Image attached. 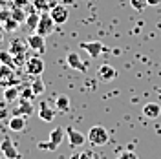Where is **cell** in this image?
Wrapping results in <instances>:
<instances>
[{"label": "cell", "instance_id": "1", "mask_svg": "<svg viewBox=\"0 0 161 159\" xmlns=\"http://www.w3.org/2000/svg\"><path fill=\"white\" fill-rule=\"evenodd\" d=\"M86 139L90 141L93 146H104L108 143V139H110V135H108L106 128H103V126H92Z\"/></svg>", "mask_w": 161, "mask_h": 159}, {"label": "cell", "instance_id": "2", "mask_svg": "<svg viewBox=\"0 0 161 159\" xmlns=\"http://www.w3.org/2000/svg\"><path fill=\"white\" fill-rule=\"evenodd\" d=\"M55 20L51 19L50 13H42L39 19V24H37V28H35V31L39 33V35H42V37H48V35H51L53 33V30H55Z\"/></svg>", "mask_w": 161, "mask_h": 159}, {"label": "cell", "instance_id": "3", "mask_svg": "<svg viewBox=\"0 0 161 159\" xmlns=\"http://www.w3.org/2000/svg\"><path fill=\"white\" fill-rule=\"evenodd\" d=\"M17 77H15V68H11L8 64H0V88H8L15 86Z\"/></svg>", "mask_w": 161, "mask_h": 159}, {"label": "cell", "instance_id": "4", "mask_svg": "<svg viewBox=\"0 0 161 159\" xmlns=\"http://www.w3.org/2000/svg\"><path fill=\"white\" fill-rule=\"evenodd\" d=\"M24 70H26V73L31 75V77L42 75V71H44V60L40 59V57H31V59L26 60Z\"/></svg>", "mask_w": 161, "mask_h": 159}, {"label": "cell", "instance_id": "5", "mask_svg": "<svg viewBox=\"0 0 161 159\" xmlns=\"http://www.w3.org/2000/svg\"><path fill=\"white\" fill-rule=\"evenodd\" d=\"M46 37H42V35H39L37 31L35 33H30L28 37H26V42H28V46H30V50L37 51V53H44V50H46Z\"/></svg>", "mask_w": 161, "mask_h": 159}, {"label": "cell", "instance_id": "6", "mask_svg": "<svg viewBox=\"0 0 161 159\" xmlns=\"http://www.w3.org/2000/svg\"><path fill=\"white\" fill-rule=\"evenodd\" d=\"M50 15L55 20V24H64L70 17V11H68V6H64V4H53Z\"/></svg>", "mask_w": 161, "mask_h": 159}, {"label": "cell", "instance_id": "7", "mask_svg": "<svg viewBox=\"0 0 161 159\" xmlns=\"http://www.w3.org/2000/svg\"><path fill=\"white\" fill-rule=\"evenodd\" d=\"M80 50H84L92 59H97L103 51H106V48L99 40H92V42H80Z\"/></svg>", "mask_w": 161, "mask_h": 159}, {"label": "cell", "instance_id": "8", "mask_svg": "<svg viewBox=\"0 0 161 159\" xmlns=\"http://www.w3.org/2000/svg\"><path fill=\"white\" fill-rule=\"evenodd\" d=\"M0 150H2V156H6L8 159H19V150L13 145L9 135H4V139L0 143Z\"/></svg>", "mask_w": 161, "mask_h": 159}, {"label": "cell", "instance_id": "9", "mask_svg": "<svg viewBox=\"0 0 161 159\" xmlns=\"http://www.w3.org/2000/svg\"><path fill=\"white\" fill-rule=\"evenodd\" d=\"M97 77H99L101 82H112L117 77V70L112 64H101L99 70H97Z\"/></svg>", "mask_w": 161, "mask_h": 159}, {"label": "cell", "instance_id": "10", "mask_svg": "<svg viewBox=\"0 0 161 159\" xmlns=\"http://www.w3.org/2000/svg\"><path fill=\"white\" fill-rule=\"evenodd\" d=\"M66 135H68V143H70L71 148H77V146H82L84 143H86V137L80 134V132H77L75 128H71V126H68L66 128Z\"/></svg>", "mask_w": 161, "mask_h": 159}, {"label": "cell", "instance_id": "11", "mask_svg": "<svg viewBox=\"0 0 161 159\" xmlns=\"http://www.w3.org/2000/svg\"><path fill=\"white\" fill-rule=\"evenodd\" d=\"M66 62H68V66H70L71 70H77V71H80V73L86 71V64L82 62L79 51H70L68 57H66Z\"/></svg>", "mask_w": 161, "mask_h": 159}, {"label": "cell", "instance_id": "12", "mask_svg": "<svg viewBox=\"0 0 161 159\" xmlns=\"http://www.w3.org/2000/svg\"><path fill=\"white\" fill-rule=\"evenodd\" d=\"M39 117H40V121H44V123H51V121L55 119V110L51 108L48 102H40Z\"/></svg>", "mask_w": 161, "mask_h": 159}, {"label": "cell", "instance_id": "13", "mask_svg": "<svg viewBox=\"0 0 161 159\" xmlns=\"http://www.w3.org/2000/svg\"><path fill=\"white\" fill-rule=\"evenodd\" d=\"M28 42H22L20 39H11L9 42V51L13 55H26V51H28Z\"/></svg>", "mask_w": 161, "mask_h": 159}, {"label": "cell", "instance_id": "14", "mask_svg": "<svg viewBox=\"0 0 161 159\" xmlns=\"http://www.w3.org/2000/svg\"><path fill=\"white\" fill-rule=\"evenodd\" d=\"M143 113H145V117H148V119H158L161 115V106L158 102H147V104L143 106Z\"/></svg>", "mask_w": 161, "mask_h": 159}, {"label": "cell", "instance_id": "15", "mask_svg": "<svg viewBox=\"0 0 161 159\" xmlns=\"http://www.w3.org/2000/svg\"><path fill=\"white\" fill-rule=\"evenodd\" d=\"M8 126H9L11 132H22V130L26 128V117H24V115H15V117H11L9 123H8Z\"/></svg>", "mask_w": 161, "mask_h": 159}, {"label": "cell", "instance_id": "16", "mask_svg": "<svg viewBox=\"0 0 161 159\" xmlns=\"http://www.w3.org/2000/svg\"><path fill=\"white\" fill-rule=\"evenodd\" d=\"M17 99H20V90L17 86H8L4 88V101L6 102H15Z\"/></svg>", "mask_w": 161, "mask_h": 159}, {"label": "cell", "instance_id": "17", "mask_svg": "<svg viewBox=\"0 0 161 159\" xmlns=\"http://www.w3.org/2000/svg\"><path fill=\"white\" fill-rule=\"evenodd\" d=\"M31 113H33V106H31V101L19 99V110H17V115H24V117H30Z\"/></svg>", "mask_w": 161, "mask_h": 159}, {"label": "cell", "instance_id": "18", "mask_svg": "<svg viewBox=\"0 0 161 159\" xmlns=\"http://www.w3.org/2000/svg\"><path fill=\"white\" fill-rule=\"evenodd\" d=\"M55 108L59 110V112H68V110H70V97L64 95V93L57 95V99H55Z\"/></svg>", "mask_w": 161, "mask_h": 159}, {"label": "cell", "instance_id": "19", "mask_svg": "<svg viewBox=\"0 0 161 159\" xmlns=\"http://www.w3.org/2000/svg\"><path fill=\"white\" fill-rule=\"evenodd\" d=\"M64 135H66V130L59 126V128L51 130V134H50V137H48V139H50L55 146H59L60 143H62V139H64Z\"/></svg>", "mask_w": 161, "mask_h": 159}, {"label": "cell", "instance_id": "20", "mask_svg": "<svg viewBox=\"0 0 161 159\" xmlns=\"http://www.w3.org/2000/svg\"><path fill=\"white\" fill-rule=\"evenodd\" d=\"M31 90L35 91V95H40V93H44L46 86H44V80L40 79V75L33 77V82H31Z\"/></svg>", "mask_w": 161, "mask_h": 159}, {"label": "cell", "instance_id": "21", "mask_svg": "<svg viewBox=\"0 0 161 159\" xmlns=\"http://www.w3.org/2000/svg\"><path fill=\"white\" fill-rule=\"evenodd\" d=\"M0 64H8L11 68H15V59H13V53H11L9 50L8 51L0 50Z\"/></svg>", "mask_w": 161, "mask_h": 159}, {"label": "cell", "instance_id": "22", "mask_svg": "<svg viewBox=\"0 0 161 159\" xmlns=\"http://www.w3.org/2000/svg\"><path fill=\"white\" fill-rule=\"evenodd\" d=\"M39 19H40V15L37 13V11H33L31 15H28V17H26V20H24V22H26V26H28L30 30H35V28H37V24H39Z\"/></svg>", "mask_w": 161, "mask_h": 159}, {"label": "cell", "instance_id": "23", "mask_svg": "<svg viewBox=\"0 0 161 159\" xmlns=\"http://www.w3.org/2000/svg\"><path fill=\"white\" fill-rule=\"evenodd\" d=\"M37 97L35 95V91L31 90V86H28V88H24V90H20V99H24V101H33Z\"/></svg>", "mask_w": 161, "mask_h": 159}, {"label": "cell", "instance_id": "24", "mask_svg": "<svg viewBox=\"0 0 161 159\" xmlns=\"http://www.w3.org/2000/svg\"><path fill=\"white\" fill-rule=\"evenodd\" d=\"M71 159H95V157H93V152L92 150H82L79 154H73Z\"/></svg>", "mask_w": 161, "mask_h": 159}, {"label": "cell", "instance_id": "25", "mask_svg": "<svg viewBox=\"0 0 161 159\" xmlns=\"http://www.w3.org/2000/svg\"><path fill=\"white\" fill-rule=\"evenodd\" d=\"M130 6L136 11H143L147 6H148V2H147V0H130Z\"/></svg>", "mask_w": 161, "mask_h": 159}, {"label": "cell", "instance_id": "26", "mask_svg": "<svg viewBox=\"0 0 161 159\" xmlns=\"http://www.w3.org/2000/svg\"><path fill=\"white\" fill-rule=\"evenodd\" d=\"M19 24L20 22H17L15 19H8V22H4V28H6V31H15L17 28H19Z\"/></svg>", "mask_w": 161, "mask_h": 159}, {"label": "cell", "instance_id": "27", "mask_svg": "<svg viewBox=\"0 0 161 159\" xmlns=\"http://www.w3.org/2000/svg\"><path fill=\"white\" fill-rule=\"evenodd\" d=\"M37 146H39L40 150H48V152H55V150H57V146H55V145H53V143H51L50 139L44 141V143H39Z\"/></svg>", "mask_w": 161, "mask_h": 159}, {"label": "cell", "instance_id": "28", "mask_svg": "<svg viewBox=\"0 0 161 159\" xmlns=\"http://www.w3.org/2000/svg\"><path fill=\"white\" fill-rule=\"evenodd\" d=\"M117 159H139L137 157V154L136 152H132V150H125V152H121Z\"/></svg>", "mask_w": 161, "mask_h": 159}, {"label": "cell", "instance_id": "29", "mask_svg": "<svg viewBox=\"0 0 161 159\" xmlns=\"http://www.w3.org/2000/svg\"><path fill=\"white\" fill-rule=\"evenodd\" d=\"M11 19H15L17 22H24V20H26V15L20 9H13L11 11Z\"/></svg>", "mask_w": 161, "mask_h": 159}, {"label": "cell", "instance_id": "30", "mask_svg": "<svg viewBox=\"0 0 161 159\" xmlns=\"http://www.w3.org/2000/svg\"><path fill=\"white\" fill-rule=\"evenodd\" d=\"M6 115H8V108H6V101L2 99L0 101V121L4 119Z\"/></svg>", "mask_w": 161, "mask_h": 159}, {"label": "cell", "instance_id": "31", "mask_svg": "<svg viewBox=\"0 0 161 159\" xmlns=\"http://www.w3.org/2000/svg\"><path fill=\"white\" fill-rule=\"evenodd\" d=\"M147 2H148V6H152V8H154V6H158V4H159L161 0H147Z\"/></svg>", "mask_w": 161, "mask_h": 159}, {"label": "cell", "instance_id": "32", "mask_svg": "<svg viewBox=\"0 0 161 159\" xmlns=\"http://www.w3.org/2000/svg\"><path fill=\"white\" fill-rule=\"evenodd\" d=\"M62 4H64V6H71V4H73V0H62Z\"/></svg>", "mask_w": 161, "mask_h": 159}, {"label": "cell", "instance_id": "33", "mask_svg": "<svg viewBox=\"0 0 161 159\" xmlns=\"http://www.w3.org/2000/svg\"><path fill=\"white\" fill-rule=\"evenodd\" d=\"M2 39H4V37H2V33H0V42H2Z\"/></svg>", "mask_w": 161, "mask_h": 159}, {"label": "cell", "instance_id": "34", "mask_svg": "<svg viewBox=\"0 0 161 159\" xmlns=\"http://www.w3.org/2000/svg\"><path fill=\"white\" fill-rule=\"evenodd\" d=\"M158 91H159V93H161V88H158Z\"/></svg>", "mask_w": 161, "mask_h": 159}]
</instances>
